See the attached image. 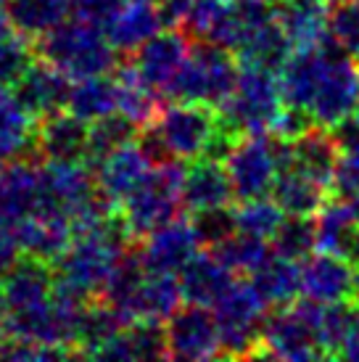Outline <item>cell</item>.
<instances>
[{
  "label": "cell",
  "instance_id": "obj_41",
  "mask_svg": "<svg viewBox=\"0 0 359 362\" xmlns=\"http://www.w3.org/2000/svg\"><path fill=\"white\" fill-rule=\"evenodd\" d=\"M37 59V48H32L30 37L19 32L0 37V85L13 88L24 71Z\"/></svg>",
  "mask_w": 359,
  "mask_h": 362
},
{
  "label": "cell",
  "instance_id": "obj_21",
  "mask_svg": "<svg viewBox=\"0 0 359 362\" xmlns=\"http://www.w3.org/2000/svg\"><path fill=\"white\" fill-rule=\"evenodd\" d=\"M37 124L13 88L0 85V164L24 159L30 151H37Z\"/></svg>",
  "mask_w": 359,
  "mask_h": 362
},
{
  "label": "cell",
  "instance_id": "obj_46",
  "mask_svg": "<svg viewBox=\"0 0 359 362\" xmlns=\"http://www.w3.org/2000/svg\"><path fill=\"white\" fill-rule=\"evenodd\" d=\"M341 357H343V360H359V307H357L354 320H351L349 333H346V341H343Z\"/></svg>",
  "mask_w": 359,
  "mask_h": 362
},
{
  "label": "cell",
  "instance_id": "obj_49",
  "mask_svg": "<svg viewBox=\"0 0 359 362\" xmlns=\"http://www.w3.org/2000/svg\"><path fill=\"white\" fill-rule=\"evenodd\" d=\"M349 259L354 262V264H357V270H359V238H357V243H354V249H351Z\"/></svg>",
  "mask_w": 359,
  "mask_h": 362
},
{
  "label": "cell",
  "instance_id": "obj_52",
  "mask_svg": "<svg viewBox=\"0 0 359 362\" xmlns=\"http://www.w3.org/2000/svg\"><path fill=\"white\" fill-rule=\"evenodd\" d=\"M153 3H161V0H153Z\"/></svg>",
  "mask_w": 359,
  "mask_h": 362
},
{
  "label": "cell",
  "instance_id": "obj_48",
  "mask_svg": "<svg viewBox=\"0 0 359 362\" xmlns=\"http://www.w3.org/2000/svg\"><path fill=\"white\" fill-rule=\"evenodd\" d=\"M3 322H6V302H3V291H0V333H3Z\"/></svg>",
  "mask_w": 359,
  "mask_h": 362
},
{
  "label": "cell",
  "instance_id": "obj_30",
  "mask_svg": "<svg viewBox=\"0 0 359 362\" xmlns=\"http://www.w3.org/2000/svg\"><path fill=\"white\" fill-rule=\"evenodd\" d=\"M117 80V111L132 119L138 127H146L156 119L161 109V93L153 90L148 82L140 77L132 64H124L114 71Z\"/></svg>",
  "mask_w": 359,
  "mask_h": 362
},
{
  "label": "cell",
  "instance_id": "obj_42",
  "mask_svg": "<svg viewBox=\"0 0 359 362\" xmlns=\"http://www.w3.org/2000/svg\"><path fill=\"white\" fill-rule=\"evenodd\" d=\"M190 222L196 228L201 249H217L220 243H225L233 233L238 230V225H235V209H230V206L196 211Z\"/></svg>",
  "mask_w": 359,
  "mask_h": 362
},
{
  "label": "cell",
  "instance_id": "obj_27",
  "mask_svg": "<svg viewBox=\"0 0 359 362\" xmlns=\"http://www.w3.org/2000/svg\"><path fill=\"white\" fill-rule=\"evenodd\" d=\"M161 27H167V24H164L159 3H153V0H130L124 6V11L117 16V21L106 30V35L111 37L114 48L119 53H135L153 35H159Z\"/></svg>",
  "mask_w": 359,
  "mask_h": 362
},
{
  "label": "cell",
  "instance_id": "obj_16",
  "mask_svg": "<svg viewBox=\"0 0 359 362\" xmlns=\"http://www.w3.org/2000/svg\"><path fill=\"white\" fill-rule=\"evenodd\" d=\"M0 291H3L6 312H24L48 302L56 291L53 264L21 254L19 259L11 264V270L0 278Z\"/></svg>",
  "mask_w": 359,
  "mask_h": 362
},
{
  "label": "cell",
  "instance_id": "obj_8",
  "mask_svg": "<svg viewBox=\"0 0 359 362\" xmlns=\"http://www.w3.org/2000/svg\"><path fill=\"white\" fill-rule=\"evenodd\" d=\"M359 111V64L354 56L341 51L336 40H325L314 90L310 101V117L314 124L339 127Z\"/></svg>",
  "mask_w": 359,
  "mask_h": 362
},
{
  "label": "cell",
  "instance_id": "obj_36",
  "mask_svg": "<svg viewBox=\"0 0 359 362\" xmlns=\"http://www.w3.org/2000/svg\"><path fill=\"white\" fill-rule=\"evenodd\" d=\"M341 141V159L333 177V191L341 199H354L359 193V119L357 114L351 119L333 127Z\"/></svg>",
  "mask_w": 359,
  "mask_h": 362
},
{
  "label": "cell",
  "instance_id": "obj_15",
  "mask_svg": "<svg viewBox=\"0 0 359 362\" xmlns=\"http://www.w3.org/2000/svg\"><path fill=\"white\" fill-rule=\"evenodd\" d=\"M90 170L95 175V185H98L100 196L119 209L122 204L138 191L140 182L148 177L153 164L143 153L138 141H132L109 156H103L100 161H95Z\"/></svg>",
  "mask_w": 359,
  "mask_h": 362
},
{
  "label": "cell",
  "instance_id": "obj_39",
  "mask_svg": "<svg viewBox=\"0 0 359 362\" xmlns=\"http://www.w3.org/2000/svg\"><path fill=\"white\" fill-rule=\"evenodd\" d=\"M283 217H286V211L280 209L278 202L272 196L269 199L261 196V199L240 202V206L235 209V225H238V230L267 238V241H272V235L280 228Z\"/></svg>",
  "mask_w": 359,
  "mask_h": 362
},
{
  "label": "cell",
  "instance_id": "obj_23",
  "mask_svg": "<svg viewBox=\"0 0 359 362\" xmlns=\"http://www.w3.org/2000/svg\"><path fill=\"white\" fill-rule=\"evenodd\" d=\"M177 275L185 302L204 304V307H214L217 299L230 288V283L235 281V272L211 249L196 254Z\"/></svg>",
  "mask_w": 359,
  "mask_h": 362
},
{
  "label": "cell",
  "instance_id": "obj_28",
  "mask_svg": "<svg viewBox=\"0 0 359 362\" xmlns=\"http://www.w3.org/2000/svg\"><path fill=\"white\" fill-rule=\"evenodd\" d=\"M317 225V249L319 252H333L341 257H349L354 243L359 238V220L351 209L349 199H333L325 202L322 209L314 214Z\"/></svg>",
  "mask_w": 359,
  "mask_h": 362
},
{
  "label": "cell",
  "instance_id": "obj_13",
  "mask_svg": "<svg viewBox=\"0 0 359 362\" xmlns=\"http://www.w3.org/2000/svg\"><path fill=\"white\" fill-rule=\"evenodd\" d=\"M190 48H193V40L185 32L177 27H167L159 35H153L146 45H140L130 64L153 90H159L167 98V90L172 88L182 64L188 61Z\"/></svg>",
  "mask_w": 359,
  "mask_h": 362
},
{
  "label": "cell",
  "instance_id": "obj_12",
  "mask_svg": "<svg viewBox=\"0 0 359 362\" xmlns=\"http://www.w3.org/2000/svg\"><path fill=\"white\" fill-rule=\"evenodd\" d=\"M357 264L333 252H312L301 262V296L319 304L354 302Z\"/></svg>",
  "mask_w": 359,
  "mask_h": 362
},
{
  "label": "cell",
  "instance_id": "obj_43",
  "mask_svg": "<svg viewBox=\"0 0 359 362\" xmlns=\"http://www.w3.org/2000/svg\"><path fill=\"white\" fill-rule=\"evenodd\" d=\"M330 37L341 51L359 59V0H339L330 8Z\"/></svg>",
  "mask_w": 359,
  "mask_h": 362
},
{
  "label": "cell",
  "instance_id": "obj_26",
  "mask_svg": "<svg viewBox=\"0 0 359 362\" xmlns=\"http://www.w3.org/2000/svg\"><path fill=\"white\" fill-rule=\"evenodd\" d=\"M328 191H330L328 185H322L312 175L301 172L296 164L288 161L280 170L269 196L278 202V206L286 214H307V217H314L322 209V204L328 202Z\"/></svg>",
  "mask_w": 359,
  "mask_h": 362
},
{
  "label": "cell",
  "instance_id": "obj_25",
  "mask_svg": "<svg viewBox=\"0 0 359 362\" xmlns=\"http://www.w3.org/2000/svg\"><path fill=\"white\" fill-rule=\"evenodd\" d=\"M167 357V331L159 320H132L111 339L95 360H164Z\"/></svg>",
  "mask_w": 359,
  "mask_h": 362
},
{
  "label": "cell",
  "instance_id": "obj_44",
  "mask_svg": "<svg viewBox=\"0 0 359 362\" xmlns=\"http://www.w3.org/2000/svg\"><path fill=\"white\" fill-rule=\"evenodd\" d=\"M127 3L130 0H71V16L106 32Z\"/></svg>",
  "mask_w": 359,
  "mask_h": 362
},
{
  "label": "cell",
  "instance_id": "obj_50",
  "mask_svg": "<svg viewBox=\"0 0 359 362\" xmlns=\"http://www.w3.org/2000/svg\"><path fill=\"white\" fill-rule=\"evenodd\" d=\"M351 202V209H354V214H357V220H359V193L354 196V199H349Z\"/></svg>",
  "mask_w": 359,
  "mask_h": 362
},
{
  "label": "cell",
  "instance_id": "obj_9",
  "mask_svg": "<svg viewBox=\"0 0 359 362\" xmlns=\"http://www.w3.org/2000/svg\"><path fill=\"white\" fill-rule=\"evenodd\" d=\"M211 310L220 325L222 357H257L269 304L261 299L251 278L249 281L235 278Z\"/></svg>",
  "mask_w": 359,
  "mask_h": 362
},
{
  "label": "cell",
  "instance_id": "obj_1",
  "mask_svg": "<svg viewBox=\"0 0 359 362\" xmlns=\"http://www.w3.org/2000/svg\"><path fill=\"white\" fill-rule=\"evenodd\" d=\"M132 246V238L122 214H111L106 222L74 230V241L53 264L56 272V288L71 293L77 299H98L106 281L122 259V254Z\"/></svg>",
  "mask_w": 359,
  "mask_h": 362
},
{
  "label": "cell",
  "instance_id": "obj_19",
  "mask_svg": "<svg viewBox=\"0 0 359 362\" xmlns=\"http://www.w3.org/2000/svg\"><path fill=\"white\" fill-rule=\"evenodd\" d=\"M13 90L37 119H45L50 114H59L66 109L71 93V77L64 74L59 66H53L50 61L37 56L30 69L16 80Z\"/></svg>",
  "mask_w": 359,
  "mask_h": 362
},
{
  "label": "cell",
  "instance_id": "obj_29",
  "mask_svg": "<svg viewBox=\"0 0 359 362\" xmlns=\"http://www.w3.org/2000/svg\"><path fill=\"white\" fill-rule=\"evenodd\" d=\"M249 278L272 310L288 307L301 296V262L288 259V257L272 254Z\"/></svg>",
  "mask_w": 359,
  "mask_h": 362
},
{
  "label": "cell",
  "instance_id": "obj_33",
  "mask_svg": "<svg viewBox=\"0 0 359 362\" xmlns=\"http://www.w3.org/2000/svg\"><path fill=\"white\" fill-rule=\"evenodd\" d=\"M66 109L71 114H77L80 119H85L88 124L114 114L117 111V80L111 74L74 80Z\"/></svg>",
  "mask_w": 359,
  "mask_h": 362
},
{
  "label": "cell",
  "instance_id": "obj_38",
  "mask_svg": "<svg viewBox=\"0 0 359 362\" xmlns=\"http://www.w3.org/2000/svg\"><path fill=\"white\" fill-rule=\"evenodd\" d=\"M138 124L132 119H127L124 114L114 111L103 119L90 124V148H88V167H93L95 161H100L103 156L114 153L117 148L127 146V143L138 141Z\"/></svg>",
  "mask_w": 359,
  "mask_h": 362
},
{
  "label": "cell",
  "instance_id": "obj_34",
  "mask_svg": "<svg viewBox=\"0 0 359 362\" xmlns=\"http://www.w3.org/2000/svg\"><path fill=\"white\" fill-rule=\"evenodd\" d=\"M293 42L288 40V35L283 32L280 21L275 19L272 24H267L264 30H259L249 42H243L238 48V59L246 66H259V69L278 71L288 64V59L293 56Z\"/></svg>",
  "mask_w": 359,
  "mask_h": 362
},
{
  "label": "cell",
  "instance_id": "obj_11",
  "mask_svg": "<svg viewBox=\"0 0 359 362\" xmlns=\"http://www.w3.org/2000/svg\"><path fill=\"white\" fill-rule=\"evenodd\" d=\"M167 331V357L170 360H217L222 357L220 325L214 310L204 304L185 302L170 320L164 322Z\"/></svg>",
  "mask_w": 359,
  "mask_h": 362
},
{
  "label": "cell",
  "instance_id": "obj_51",
  "mask_svg": "<svg viewBox=\"0 0 359 362\" xmlns=\"http://www.w3.org/2000/svg\"><path fill=\"white\" fill-rule=\"evenodd\" d=\"M354 304L359 307V275H357V288H354Z\"/></svg>",
  "mask_w": 359,
  "mask_h": 362
},
{
  "label": "cell",
  "instance_id": "obj_40",
  "mask_svg": "<svg viewBox=\"0 0 359 362\" xmlns=\"http://www.w3.org/2000/svg\"><path fill=\"white\" fill-rule=\"evenodd\" d=\"M66 357H77L74 349L0 333V360L6 362H45V360H66Z\"/></svg>",
  "mask_w": 359,
  "mask_h": 362
},
{
  "label": "cell",
  "instance_id": "obj_47",
  "mask_svg": "<svg viewBox=\"0 0 359 362\" xmlns=\"http://www.w3.org/2000/svg\"><path fill=\"white\" fill-rule=\"evenodd\" d=\"M13 21H11V13H8V6H6V0H0V37H6V35H13Z\"/></svg>",
  "mask_w": 359,
  "mask_h": 362
},
{
  "label": "cell",
  "instance_id": "obj_37",
  "mask_svg": "<svg viewBox=\"0 0 359 362\" xmlns=\"http://www.w3.org/2000/svg\"><path fill=\"white\" fill-rule=\"evenodd\" d=\"M269 243H272L275 254H280V257L304 262L317 249V225H314V217L286 214Z\"/></svg>",
  "mask_w": 359,
  "mask_h": 362
},
{
  "label": "cell",
  "instance_id": "obj_45",
  "mask_svg": "<svg viewBox=\"0 0 359 362\" xmlns=\"http://www.w3.org/2000/svg\"><path fill=\"white\" fill-rule=\"evenodd\" d=\"M19 257H21V249L16 235H13V228L0 225V278L11 270V264L19 259Z\"/></svg>",
  "mask_w": 359,
  "mask_h": 362
},
{
  "label": "cell",
  "instance_id": "obj_18",
  "mask_svg": "<svg viewBox=\"0 0 359 362\" xmlns=\"http://www.w3.org/2000/svg\"><path fill=\"white\" fill-rule=\"evenodd\" d=\"M233 199H235V191H233V180L225 161L217 156H201L196 161H188L185 177H182L185 211L196 214V211L220 209V206H230Z\"/></svg>",
  "mask_w": 359,
  "mask_h": 362
},
{
  "label": "cell",
  "instance_id": "obj_5",
  "mask_svg": "<svg viewBox=\"0 0 359 362\" xmlns=\"http://www.w3.org/2000/svg\"><path fill=\"white\" fill-rule=\"evenodd\" d=\"M290 159V141L278 132L240 135L225 153V167L238 202L269 196L280 170Z\"/></svg>",
  "mask_w": 359,
  "mask_h": 362
},
{
  "label": "cell",
  "instance_id": "obj_3",
  "mask_svg": "<svg viewBox=\"0 0 359 362\" xmlns=\"http://www.w3.org/2000/svg\"><path fill=\"white\" fill-rule=\"evenodd\" d=\"M37 56L59 66L71 80L100 77L119 69V51L109 35L82 19H66L61 27L35 42Z\"/></svg>",
  "mask_w": 359,
  "mask_h": 362
},
{
  "label": "cell",
  "instance_id": "obj_22",
  "mask_svg": "<svg viewBox=\"0 0 359 362\" xmlns=\"http://www.w3.org/2000/svg\"><path fill=\"white\" fill-rule=\"evenodd\" d=\"M341 159V141L333 127L312 124L290 141V164H296L301 172L312 175L322 185L333 188L336 167Z\"/></svg>",
  "mask_w": 359,
  "mask_h": 362
},
{
  "label": "cell",
  "instance_id": "obj_14",
  "mask_svg": "<svg viewBox=\"0 0 359 362\" xmlns=\"http://www.w3.org/2000/svg\"><path fill=\"white\" fill-rule=\"evenodd\" d=\"M135 246L148 272H175V275L201 252L193 222L180 217L161 225L159 230L146 235Z\"/></svg>",
  "mask_w": 359,
  "mask_h": 362
},
{
  "label": "cell",
  "instance_id": "obj_10",
  "mask_svg": "<svg viewBox=\"0 0 359 362\" xmlns=\"http://www.w3.org/2000/svg\"><path fill=\"white\" fill-rule=\"evenodd\" d=\"M257 357L261 360H322V344L314 322V302L296 299L288 307H278L267 315L259 336Z\"/></svg>",
  "mask_w": 359,
  "mask_h": 362
},
{
  "label": "cell",
  "instance_id": "obj_7",
  "mask_svg": "<svg viewBox=\"0 0 359 362\" xmlns=\"http://www.w3.org/2000/svg\"><path fill=\"white\" fill-rule=\"evenodd\" d=\"M238 66L228 48L211 40H193L188 61L182 64L172 88L167 90L170 101L206 103L222 106L238 82Z\"/></svg>",
  "mask_w": 359,
  "mask_h": 362
},
{
  "label": "cell",
  "instance_id": "obj_53",
  "mask_svg": "<svg viewBox=\"0 0 359 362\" xmlns=\"http://www.w3.org/2000/svg\"><path fill=\"white\" fill-rule=\"evenodd\" d=\"M275 3H278V0H275Z\"/></svg>",
  "mask_w": 359,
  "mask_h": 362
},
{
  "label": "cell",
  "instance_id": "obj_32",
  "mask_svg": "<svg viewBox=\"0 0 359 362\" xmlns=\"http://www.w3.org/2000/svg\"><path fill=\"white\" fill-rule=\"evenodd\" d=\"M182 302H185V296H182L180 275L148 272L143 281V288H140L138 304H135V320L146 317V320L167 322L182 307Z\"/></svg>",
  "mask_w": 359,
  "mask_h": 362
},
{
  "label": "cell",
  "instance_id": "obj_24",
  "mask_svg": "<svg viewBox=\"0 0 359 362\" xmlns=\"http://www.w3.org/2000/svg\"><path fill=\"white\" fill-rule=\"evenodd\" d=\"M278 21L293 48H312L330 37V8L325 0H278Z\"/></svg>",
  "mask_w": 359,
  "mask_h": 362
},
{
  "label": "cell",
  "instance_id": "obj_20",
  "mask_svg": "<svg viewBox=\"0 0 359 362\" xmlns=\"http://www.w3.org/2000/svg\"><path fill=\"white\" fill-rule=\"evenodd\" d=\"M90 148V124L69 109L50 114L37 124V153L42 161H85Z\"/></svg>",
  "mask_w": 359,
  "mask_h": 362
},
{
  "label": "cell",
  "instance_id": "obj_2",
  "mask_svg": "<svg viewBox=\"0 0 359 362\" xmlns=\"http://www.w3.org/2000/svg\"><path fill=\"white\" fill-rule=\"evenodd\" d=\"M146 127L156 132L167 151L180 161H196L201 156L225 159L230 146L238 141L222 124L217 109L206 103L175 101L161 106L156 119Z\"/></svg>",
  "mask_w": 359,
  "mask_h": 362
},
{
  "label": "cell",
  "instance_id": "obj_6",
  "mask_svg": "<svg viewBox=\"0 0 359 362\" xmlns=\"http://www.w3.org/2000/svg\"><path fill=\"white\" fill-rule=\"evenodd\" d=\"M185 161H170L153 167L151 175L138 185L127 202L119 206L124 228L130 233L132 243L143 241L146 235L159 230L161 225L177 220L182 206V177H185Z\"/></svg>",
  "mask_w": 359,
  "mask_h": 362
},
{
  "label": "cell",
  "instance_id": "obj_4",
  "mask_svg": "<svg viewBox=\"0 0 359 362\" xmlns=\"http://www.w3.org/2000/svg\"><path fill=\"white\" fill-rule=\"evenodd\" d=\"M283 109H286V98H283L278 71L243 64L235 88L228 95V101L217 106V114L228 132L240 138V135L272 132Z\"/></svg>",
  "mask_w": 359,
  "mask_h": 362
},
{
  "label": "cell",
  "instance_id": "obj_31",
  "mask_svg": "<svg viewBox=\"0 0 359 362\" xmlns=\"http://www.w3.org/2000/svg\"><path fill=\"white\" fill-rule=\"evenodd\" d=\"M6 6L13 30L35 42L71 16V0H6Z\"/></svg>",
  "mask_w": 359,
  "mask_h": 362
},
{
  "label": "cell",
  "instance_id": "obj_17",
  "mask_svg": "<svg viewBox=\"0 0 359 362\" xmlns=\"http://www.w3.org/2000/svg\"><path fill=\"white\" fill-rule=\"evenodd\" d=\"M13 235L21 254L56 264L74 241V225L64 214L37 209L13 225Z\"/></svg>",
  "mask_w": 359,
  "mask_h": 362
},
{
  "label": "cell",
  "instance_id": "obj_35",
  "mask_svg": "<svg viewBox=\"0 0 359 362\" xmlns=\"http://www.w3.org/2000/svg\"><path fill=\"white\" fill-rule=\"evenodd\" d=\"M211 252L217 254L235 275H246V278H249V275H254V272L259 270L261 264L275 254V249H272V243H269L267 238L235 230L228 241L220 243V246L211 249Z\"/></svg>",
  "mask_w": 359,
  "mask_h": 362
}]
</instances>
